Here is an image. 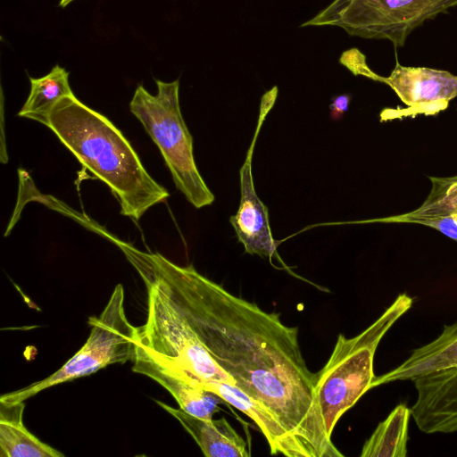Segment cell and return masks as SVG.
<instances>
[{
  "instance_id": "12",
  "label": "cell",
  "mask_w": 457,
  "mask_h": 457,
  "mask_svg": "<svg viewBox=\"0 0 457 457\" xmlns=\"http://www.w3.org/2000/svg\"><path fill=\"white\" fill-rule=\"evenodd\" d=\"M156 403L173 416L196 442L206 457H250L245 441L222 417L204 420L161 401Z\"/></svg>"
},
{
  "instance_id": "1",
  "label": "cell",
  "mask_w": 457,
  "mask_h": 457,
  "mask_svg": "<svg viewBox=\"0 0 457 457\" xmlns=\"http://www.w3.org/2000/svg\"><path fill=\"white\" fill-rule=\"evenodd\" d=\"M139 271L162 286L212 360L276 418L304 457L343 456L327 434L317 374L303 359L297 328L159 253L141 252Z\"/></svg>"
},
{
  "instance_id": "15",
  "label": "cell",
  "mask_w": 457,
  "mask_h": 457,
  "mask_svg": "<svg viewBox=\"0 0 457 457\" xmlns=\"http://www.w3.org/2000/svg\"><path fill=\"white\" fill-rule=\"evenodd\" d=\"M24 408V402L0 401V457H63L26 428Z\"/></svg>"
},
{
  "instance_id": "14",
  "label": "cell",
  "mask_w": 457,
  "mask_h": 457,
  "mask_svg": "<svg viewBox=\"0 0 457 457\" xmlns=\"http://www.w3.org/2000/svg\"><path fill=\"white\" fill-rule=\"evenodd\" d=\"M457 365V321L445 325L442 333L433 341L414 349L410 356L392 370L375 377L371 388Z\"/></svg>"
},
{
  "instance_id": "21",
  "label": "cell",
  "mask_w": 457,
  "mask_h": 457,
  "mask_svg": "<svg viewBox=\"0 0 457 457\" xmlns=\"http://www.w3.org/2000/svg\"><path fill=\"white\" fill-rule=\"evenodd\" d=\"M74 0H60L59 5L61 7H66L69 4L73 2Z\"/></svg>"
},
{
  "instance_id": "8",
  "label": "cell",
  "mask_w": 457,
  "mask_h": 457,
  "mask_svg": "<svg viewBox=\"0 0 457 457\" xmlns=\"http://www.w3.org/2000/svg\"><path fill=\"white\" fill-rule=\"evenodd\" d=\"M277 96L278 87L275 86L262 96L255 133L239 171L241 191L239 207L237 213L229 218V222L235 229L238 242L244 245L245 253L280 261L277 252L279 241H276L272 237L268 208L255 192L252 174V158L256 139L267 114L276 102Z\"/></svg>"
},
{
  "instance_id": "2",
  "label": "cell",
  "mask_w": 457,
  "mask_h": 457,
  "mask_svg": "<svg viewBox=\"0 0 457 457\" xmlns=\"http://www.w3.org/2000/svg\"><path fill=\"white\" fill-rule=\"evenodd\" d=\"M47 127L109 187L119 200L122 215L138 220L149 208L170 195L146 171L122 132L74 94L56 103Z\"/></svg>"
},
{
  "instance_id": "16",
  "label": "cell",
  "mask_w": 457,
  "mask_h": 457,
  "mask_svg": "<svg viewBox=\"0 0 457 457\" xmlns=\"http://www.w3.org/2000/svg\"><path fill=\"white\" fill-rule=\"evenodd\" d=\"M411 410L397 404L363 445L361 457H406Z\"/></svg>"
},
{
  "instance_id": "11",
  "label": "cell",
  "mask_w": 457,
  "mask_h": 457,
  "mask_svg": "<svg viewBox=\"0 0 457 457\" xmlns=\"http://www.w3.org/2000/svg\"><path fill=\"white\" fill-rule=\"evenodd\" d=\"M132 370L164 387L180 409L195 417L211 420L221 398L204 388L200 379L170 364L137 343Z\"/></svg>"
},
{
  "instance_id": "18",
  "label": "cell",
  "mask_w": 457,
  "mask_h": 457,
  "mask_svg": "<svg viewBox=\"0 0 457 457\" xmlns=\"http://www.w3.org/2000/svg\"><path fill=\"white\" fill-rule=\"evenodd\" d=\"M428 179L432 183V188L419 208L403 214L359 222L399 223L407 218L433 217L457 212V175L446 178L428 177Z\"/></svg>"
},
{
  "instance_id": "19",
  "label": "cell",
  "mask_w": 457,
  "mask_h": 457,
  "mask_svg": "<svg viewBox=\"0 0 457 457\" xmlns=\"http://www.w3.org/2000/svg\"><path fill=\"white\" fill-rule=\"evenodd\" d=\"M399 223H414L430 227L457 241V212L433 217L407 218Z\"/></svg>"
},
{
  "instance_id": "3",
  "label": "cell",
  "mask_w": 457,
  "mask_h": 457,
  "mask_svg": "<svg viewBox=\"0 0 457 457\" xmlns=\"http://www.w3.org/2000/svg\"><path fill=\"white\" fill-rule=\"evenodd\" d=\"M412 303V297L405 293L399 294L379 318L361 334L351 338L338 335L328 361L316 372L314 387L330 438L341 416L371 389L376 377L373 361L378 345Z\"/></svg>"
},
{
  "instance_id": "4",
  "label": "cell",
  "mask_w": 457,
  "mask_h": 457,
  "mask_svg": "<svg viewBox=\"0 0 457 457\" xmlns=\"http://www.w3.org/2000/svg\"><path fill=\"white\" fill-rule=\"evenodd\" d=\"M155 96L137 86L129 103L130 112L159 148L176 187L195 208L211 205L214 195L197 169L193 137L181 114L179 80L155 79Z\"/></svg>"
},
{
  "instance_id": "17",
  "label": "cell",
  "mask_w": 457,
  "mask_h": 457,
  "mask_svg": "<svg viewBox=\"0 0 457 457\" xmlns=\"http://www.w3.org/2000/svg\"><path fill=\"white\" fill-rule=\"evenodd\" d=\"M30 93L18 115L46 126L49 115L56 103L66 96L73 95L69 83V72L56 64L41 78H29Z\"/></svg>"
},
{
  "instance_id": "9",
  "label": "cell",
  "mask_w": 457,
  "mask_h": 457,
  "mask_svg": "<svg viewBox=\"0 0 457 457\" xmlns=\"http://www.w3.org/2000/svg\"><path fill=\"white\" fill-rule=\"evenodd\" d=\"M371 79L387 84L408 106L401 110H384L383 120L435 115L445 111L449 102L457 96V76L443 70L408 67L396 62L388 77L374 72Z\"/></svg>"
},
{
  "instance_id": "5",
  "label": "cell",
  "mask_w": 457,
  "mask_h": 457,
  "mask_svg": "<svg viewBox=\"0 0 457 457\" xmlns=\"http://www.w3.org/2000/svg\"><path fill=\"white\" fill-rule=\"evenodd\" d=\"M124 303V287L118 284L100 315L88 318L89 336L69 361L44 379L2 395L0 401L24 402L46 388L88 376L109 365L133 361L138 328L129 322Z\"/></svg>"
},
{
  "instance_id": "13",
  "label": "cell",
  "mask_w": 457,
  "mask_h": 457,
  "mask_svg": "<svg viewBox=\"0 0 457 457\" xmlns=\"http://www.w3.org/2000/svg\"><path fill=\"white\" fill-rule=\"evenodd\" d=\"M200 382L204 389L219 395L257 425L268 442L271 454L281 453L287 457H304L299 445L276 418L236 386L224 382L202 380Z\"/></svg>"
},
{
  "instance_id": "6",
  "label": "cell",
  "mask_w": 457,
  "mask_h": 457,
  "mask_svg": "<svg viewBox=\"0 0 457 457\" xmlns=\"http://www.w3.org/2000/svg\"><path fill=\"white\" fill-rule=\"evenodd\" d=\"M455 6L457 0H333L301 27L335 26L350 36L403 46L417 27Z\"/></svg>"
},
{
  "instance_id": "10",
  "label": "cell",
  "mask_w": 457,
  "mask_h": 457,
  "mask_svg": "<svg viewBox=\"0 0 457 457\" xmlns=\"http://www.w3.org/2000/svg\"><path fill=\"white\" fill-rule=\"evenodd\" d=\"M411 380L417 392L411 416L419 429L427 434L457 432V365Z\"/></svg>"
},
{
  "instance_id": "20",
  "label": "cell",
  "mask_w": 457,
  "mask_h": 457,
  "mask_svg": "<svg viewBox=\"0 0 457 457\" xmlns=\"http://www.w3.org/2000/svg\"><path fill=\"white\" fill-rule=\"evenodd\" d=\"M352 99V95L343 94L334 96L329 104L330 118L333 120H338L343 118L344 114L349 109V104Z\"/></svg>"
},
{
  "instance_id": "7",
  "label": "cell",
  "mask_w": 457,
  "mask_h": 457,
  "mask_svg": "<svg viewBox=\"0 0 457 457\" xmlns=\"http://www.w3.org/2000/svg\"><path fill=\"white\" fill-rule=\"evenodd\" d=\"M140 277L147 292V313L145 323L137 328L138 344L202 381L236 386L190 330L162 286L149 275Z\"/></svg>"
}]
</instances>
